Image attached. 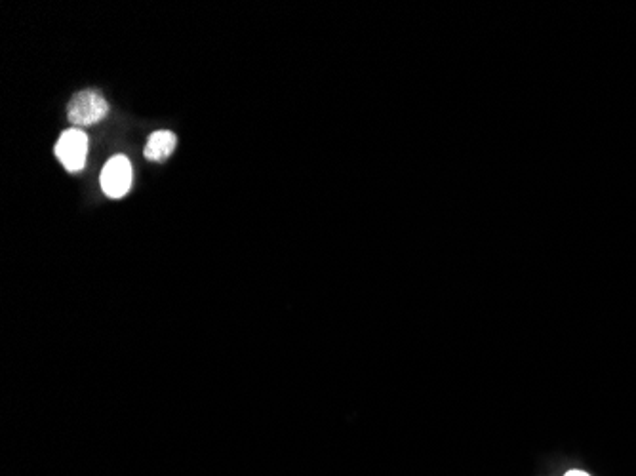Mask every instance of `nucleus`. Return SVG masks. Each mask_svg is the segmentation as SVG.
<instances>
[{
  "label": "nucleus",
  "mask_w": 636,
  "mask_h": 476,
  "mask_svg": "<svg viewBox=\"0 0 636 476\" xmlns=\"http://www.w3.org/2000/svg\"><path fill=\"white\" fill-rule=\"evenodd\" d=\"M109 113V105L105 98L94 92V90H84L67 105V119L75 126H92L105 119Z\"/></svg>",
  "instance_id": "nucleus-1"
},
{
  "label": "nucleus",
  "mask_w": 636,
  "mask_h": 476,
  "mask_svg": "<svg viewBox=\"0 0 636 476\" xmlns=\"http://www.w3.org/2000/svg\"><path fill=\"white\" fill-rule=\"evenodd\" d=\"M88 147H90L88 136L79 128H71V130L63 132L61 138L58 139L56 157L61 160V164L65 166L67 172L75 174V172H80L86 164Z\"/></svg>",
  "instance_id": "nucleus-2"
},
{
  "label": "nucleus",
  "mask_w": 636,
  "mask_h": 476,
  "mask_svg": "<svg viewBox=\"0 0 636 476\" xmlns=\"http://www.w3.org/2000/svg\"><path fill=\"white\" fill-rule=\"evenodd\" d=\"M132 187V164L124 155H115L101 170V189L109 199L124 197Z\"/></svg>",
  "instance_id": "nucleus-3"
},
{
  "label": "nucleus",
  "mask_w": 636,
  "mask_h": 476,
  "mask_svg": "<svg viewBox=\"0 0 636 476\" xmlns=\"http://www.w3.org/2000/svg\"><path fill=\"white\" fill-rule=\"evenodd\" d=\"M176 143H178V139H176V136H174L172 132L160 130V132H155L151 138L147 139V145H145L143 155H145V159L147 160L164 162V160L168 159V157L174 153Z\"/></svg>",
  "instance_id": "nucleus-4"
},
{
  "label": "nucleus",
  "mask_w": 636,
  "mask_h": 476,
  "mask_svg": "<svg viewBox=\"0 0 636 476\" xmlns=\"http://www.w3.org/2000/svg\"><path fill=\"white\" fill-rule=\"evenodd\" d=\"M564 476H589L587 473H583V471H570V473H566Z\"/></svg>",
  "instance_id": "nucleus-5"
}]
</instances>
